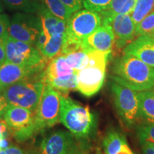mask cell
<instances>
[{
	"instance_id": "cell-4",
	"label": "cell",
	"mask_w": 154,
	"mask_h": 154,
	"mask_svg": "<svg viewBox=\"0 0 154 154\" xmlns=\"http://www.w3.org/2000/svg\"><path fill=\"white\" fill-rule=\"evenodd\" d=\"M5 47L7 61L26 67L35 74L47 68L49 59L34 44L17 41L8 35L5 38Z\"/></svg>"
},
{
	"instance_id": "cell-41",
	"label": "cell",
	"mask_w": 154,
	"mask_h": 154,
	"mask_svg": "<svg viewBox=\"0 0 154 154\" xmlns=\"http://www.w3.org/2000/svg\"><path fill=\"white\" fill-rule=\"evenodd\" d=\"M151 37H153V38H154V34H153V35H152V36H151Z\"/></svg>"
},
{
	"instance_id": "cell-20",
	"label": "cell",
	"mask_w": 154,
	"mask_h": 154,
	"mask_svg": "<svg viewBox=\"0 0 154 154\" xmlns=\"http://www.w3.org/2000/svg\"><path fill=\"white\" fill-rule=\"evenodd\" d=\"M45 84L51 86L61 94H67L69 91L77 90V72L64 78L49 80Z\"/></svg>"
},
{
	"instance_id": "cell-39",
	"label": "cell",
	"mask_w": 154,
	"mask_h": 154,
	"mask_svg": "<svg viewBox=\"0 0 154 154\" xmlns=\"http://www.w3.org/2000/svg\"><path fill=\"white\" fill-rule=\"evenodd\" d=\"M70 154H86V153H84V151H83V150L81 149L80 148L76 145V147L74 148V149L73 150L72 152Z\"/></svg>"
},
{
	"instance_id": "cell-2",
	"label": "cell",
	"mask_w": 154,
	"mask_h": 154,
	"mask_svg": "<svg viewBox=\"0 0 154 154\" xmlns=\"http://www.w3.org/2000/svg\"><path fill=\"white\" fill-rule=\"evenodd\" d=\"M59 121L78 139H86L96 128V119L88 106H83L69 97L60 95Z\"/></svg>"
},
{
	"instance_id": "cell-35",
	"label": "cell",
	"mask_w": 154,
	"mask_h": 154,
	"mask_svg": "<svg viewBox=\"0 0 154 154\" xmlns=\"http://www.w3.org/2000/svg\"><path fill=\"white\" fill-rule=\"evenodd\" d=\"M5 39H0V64H2L3 63H5V61H7V55H6V47H5Z\"/></svg>"
},
{
	"instance_id": "cell-7",
	"label": "cell",
	"mask_w": 154,
	"mask_h": 154,
	"mask_svg": "<svg viewBox=\"0 0 154 154\" xmlns=\"http://www.w3.org/2000/svg\"><path fill=\"white\" fill-rule=\"evenodd\" d=\"M117 113L127 125L132 126L138 119V99L134 90L113 82L111 86Z\"/></svg>"
},
{
	"instance_id": "cell-27",
	"label": "cell",
	"mask_w": 154,
	"mask_h": 154,
	"mask_svg": "<svg viewBox=\"0 0 154 154\" xmlns=\"http://www.w3.org/2000/svg\"><path fill=\"white\" fill-rule=\"evenodd\" d=\"M79 50H82V41L77 38L69 37L65 34V40L59 55H67Z\"/></svg>"
},
{
	"instance_id": "cell-6",
	"label": "cell",
	"mask_w": 154,
	"mask_h": 154,
	"mask_svg": "<svg viewBox=\"0 0 154 154\" xmlns=\"http://www.w3.org/2000/svg\"><path fill=\"white\" fill-rule=\"evenodd\" d=\"M61 93L45 84L39 103L35 112L38 131L51 128L59 121Z\"/></svg>"
},
{
	"instance_id": "cell-21",
	"label": "cell",
	"mask_w": 154,
	"mask_h": 154,
	"mask_svg": "<svg viewBox=\"0 0 154 154\" xmlns=\"http://www.w3.org/2000/svg\"><path fill=\"white\" fill-rule=\"evenodd\" d=\"M65 40V34H56L51 36L49 41L42 49L41 53L47 59H51L60 54Z\"/></svg>"
},
{
	"instance_id": "cell-13",
	"label": "cell",
	"mask_w": 154,
	"mask_h": 154,
	"mask_svg": "<svg viewBox=\"0 0 154 154\" xmlns=\"http://www.w3.org/2000/svg\"><path fill=\"white\" fill-rule=\"evenodd\" d=\"M106 25H110L112 28L118 49L126 47L136 36V25L130 14L115 15Z\"/></svg>"
},
{
	"instance_id": "cell-32",
	"label": "cell",
	"mask_w": 154,
	"mask_h": 154,
	"mask_svg": "<svg viewBox=\"0 0 154 154\" xmlns=\"http://www.w3.org/2000/svg\"><path fill=\"white\" fill-rule=\"evenodd\" d=\"M10 24L9 17L6 14H0V39H5L8 36V28Z\"/></svg>"
},
{
	"instance_id": "cell-38",
	"label": "cell",
	"mask_w": 154,
	"mask_h": 154,
	"mask_svg": "<svg viewBox=\"0 0 154 154\" xmlns=\"http://www.w3.org/2000/svg\"><path fill=\"white\" fill-rule=\"evenodd\" d=\"M116 154H134V153L129 148V146H128V144L126 143L123 144L121 148V150Z\"/></svg>"
},
{
	"instance_id": "cell-36",
	"label": "cell",
	"mask_w": 154,
	"mask_h": 154,
	"mask_svg": "<svg viewBox=\"0 0 154 154\" xmlns=\"http://www.w3.org/2000/svg\"><path fill=\"white\" fill-rule=\"evenodd\" d=\"M140 143L144 154H154V143L147 141L140 142Z\"/></svg>"
},
{
	"instance_id": "cell-16",
	"label": "cell",
	"mask_w": 154,
	"mask_h": 154,
	"mask_svg": "<svg viewBox=\"0 0 154 154\" xmlns=\"http://www.w3.org/2000/svg\"><path fill=\"white\" fill-rule=\"evenodd\" d=\"M76 72L66 62L65 55H58L55 57L48 63L47 68L44 72V81L54 79L64 78Z\"/></svg>"
},
{
	"instance_id": "cell-31",
	"label": "cell",
	"mask_w": 154,
	"mask_h": 154,
	"mask_svg": "<svg viewBox=\"0 0 154 154\" xmlns=\"http://www.w3.org/2000/svg\"><path fill=\"white\" fill-rule=\"evenodd\" d=\"M50 38H51V35H50L49 32L45 28L42 27L41 32L38 34L37 39H36L35 44L36 47L40 51L49 42Z\"/></svg>"
},
{
	"instance_id": "cell-12",
	"label": "cell",
	"mask_w": 154,
	"mask_h": 154,
	"mask_svg": "<svg viewBox=\"0 0 154 154\" xmlns=\"http://www.w3.org/2000/svg\"><path fill=\"white\" fill-rule=\"evenodd\" d=\"M115 44V36L110 25H101L82 42V50L88 52L99 51L111 52Z\"/></svg>"
},
{
	"instance_id": "cell-8",
	"label": "cell",
	"mask_w": 154,
	"mask_h": 154,
	"mask_svg": "<svg viewBox=\"0 0 154 154\" xmlns=\"http://www.w3.org/2000/svg\"><path fill=\"white\" fill-rule=\"evenodd\" d=\"M102 25L99 12L88 9L79 10L73 13L66 21V36L77 38L82 42Z\"/></svg>"
},
{
	"instance_id": "cell-18",
	"label": "cell",
	"mask_w": 154,
	"mask_h": 154,
	"mask_svg": "<svg viewBox=\"0 0 154 154\" xmlns=\"http://www.w3.org/2000/svg\"><path fill=\"white\" fill-rule=\"evenodd\" d=\"M136 0H112L106 10L99 12L102 24L106 25L113 16L117 14H131Z\"/></svg>"
},
{
	"instance_id": "cell-22",
	"label": "cell",
	"mask_w": 154,
	"mask_h": 154,
	"mask_svg": "<svg viewBox=\"0 0 154 154\" xmlns=\"http://www.w3.org/2000/svg\"><path fill=\"white\" fill-rule=\"evenodd\" d=\"M153 11H154V0H136L134 9L130 14L136 26Z\"/></svg>"
},
{
	"instance_id": "cell-1",
	"label": "cell",
	"mask_w": 154,
	"mask_h": 154,
	"mask_svg": "<svg viewBox=\"0 0 154 154\" xmlns=\"http://www.w3.org/2000/svg\"><path fill=\"white\" fill-rule=\"evenodd\" d=\"M113 79L135 91L151 89L154 86V68L137 57L124 54L113 67Z\"/></svg>"
},
{
	"instance_id": "cell-15",
	"label": "cell",
	"mask_w": 154,
	"mask_h": 154,
	"mask_svg": "<svg viewBox=\"0 0 154 154\" xmlns=\"http://www.w3.org/2000/svg\"><path fill=\"white\" fill-rule=\"evenodd\" d=\"M34 74L26 67L6 61L0 64V89H5Z\"/></svg>"
},
{
	"instance_id": "cell-14",
	"label": "cell",
	"mask_w": 154,
	"mask_h": 154,
	"mask_svg": "<svg viewBox=\"0 0 154 154\" xmlns=\"http://www.w3.org/2000/svg\"><path fill=\"white\" fill-rule=\"evenodd\" d=\"M124 54L134 56L154 68V38L150 36H139L127 44Z\"/></svg>"
},
{
	"instance_id": "cell-37",
	"label": "cell",
	"mask_w": 154,
	"mask_h": 154,
	"mask_svg": "<svg viewBox=\"0 0 154 154\" xmlns=\"http://www.w3.org/2000/svg\"><path fill=\"white\" fill-rule=\"evenodd\" d=\"M5 154H27L26 153L15 146H9L5 149Z\"/></svg>"
},
{
	"instance_id": "cell-25",
	"label": "cell",
	"mask_w": 154,
	"mask_h": 154,
	"mask_svg": "<svg viewBox=\"0 0 154 154\" xmlns=\"http://www.w3.org/2000/svg\"><path fill=\"white\" fill-rule=\"evenodd\" d=\"M65 58L68 64L76 72L85 68L88 64L87 54L82 50L65 55Z\"/></svg>"
},
{
	"instance_id": "cell-40",
	"label": "cell",
	"mask_w": 154,
	"mask_h": 154,
	"mask_svg": "<svg viewBox=\"0 0 154 154\" xmlns=\"http://www.w3.org/2000/svg\"><path fill=\"white\" fill-rule=\"evenodd\" d=\"M0 154H5V149L0 150Z\"/></svg>"
},
{
	"instance_id": "cell-29",
	"label": "cell",
	"mask_w": 154,
	"mask_h": 154,
	"mask_svg": "<svg viewBox=\"0 0 154 154\" xmlns=\"http://www.w3.org/2000/svg\"><path fill=\"white\" fill-rule=\"evenodd\" d=\"M138 136L140 142L147 141L154 143V123H148L138 127Z\"/></svg>"
},
{
	"instance_id": "cell-30",
	"label": "cell",
	"mask_w": 154,
	"mask_h": 154,
	"mask_svg": "<svg viewBox=\"0 0 154 154\" xmlns=\"http://www.w3.org/2000/svg\"><path fill=\"white\" fill-rule=\"evenodd\" d=\"M9 133L8 127L4 118H0V150L5 149L8 146L7 135Z\"/></svg>"
},
{
	"instance_id": "cell-9",
	"label": "cell",
	"mask_w": 154,
	"mask_h": 154,
	"mask_svg": "<svg viewBox=\"0 0 154 154\" xmlns=\"http://www.w3.org/2000/svg\"><path fill=\"white\" fill-rule=\"evenodd\" d=\"M42 29V22H39L38 19L24 14H17L9 24L8 34L17 41L34 44Z\"/></svg>"
},
{
	"instance_id": "cell-24",
	"label": "cell",
	"mask_w": 154,
	"mask_h": 154,
	"mask_svg": "<svg viewBox=\"0 0 154 154\" xmlns=\"http://www.w3.org/2000/svg\"><path fill=\"white\" fill-rule=\"evenodd\" d=\"M46 8L58 18L67 21L73 13L71 12L60 0H40Z\"/></svg>"
},
{
	"instance_id": "cell-17",
	"label": "cell",
	"mask_w": 154,
	"mask_h": 154,
	"mask_svg": "<svg viewBox=\"0 0 154 154\" xmlns=\"http://www.w3.org/2000/svg\"><path fill=\"white\" fill-rule=\"evenodd\" d=\"M138 118L147 123H154V89L139 91Z\"/></svg>"
},
{
	"instance_id": "cell-23",
	"label": "cell",
	"mask_w": 154,
	"mask_h": 154,
	"mask_svg": "<svg viewBox=\"0 0 154 154\" xmlns=\"http://www.w3.org/2000/svg\"><path fill=\"white\" fill-rule=\"evenodd\" d=\"M4 2L7 8L14 10L35 12L41 9L38 0H4Z\"/></svg>"
},
{
	"instance_id": "cell-11",
	"label": "cell",
	"mask_w": 154,
	"mask_h": 154,
	"mask_svg": "<svg viewBox=\"0 0 154 154\" xmlns=\"http://www.w3.org/2000/svg\"><path fill=\"white\" fill-rule=\"evenodd\" d=\"M76 146L72 133L57 131L44 138L40 146V153L70 154Z\"/></svg>"
},
{
	"instance_id": "cell-5",
	"label": "cell",
	"mask_w": 154,
	"mask_h": 154,
	"mask_svg": "<svg viewBox=\"0 0 154 154\" xmlns=\"http://www.w3.org/2000/svg\"><path fill=\"white\" fill-rule=\"evenodd\" d=\"M10 134L19 143L26 141L38 132L35 112L25 108L9 105L4 115Z\"/></svg>"
},
{
	"instance_id": "cell-10",
	"label": "cell",
	"mask_w": 154,
	"mask_h": 154,
	"mask_svg": "<svg viewBox=\"0 0 154 154\" xmlns=\"http://www.w3.org/2000/svg\"><path fill=\"white\" fill-rule=\"evenodd\" d=\"M106 66H86L77 72V90L90 97L100 91L106 77Z\"/></svg>"
},
{
	"instance_id": "cell-34",
	"label": "cell",
	"mask_w": 154,
	"mask_h": 154,
	"mask_svg": "<svg viewBox=\"0 0 154 154\" xmlns=\"http://www.w3.org/2000/svg\"><path fill=\"white\" fill-rule=\"evenodd\" d=\"M9 104L4 96L2 90L0 89V118H3Z\"/></svg>"
},
{
	"instance_id": "cell-33",
	"label": "cell",
	"mask_w": 154,
	"mask_h": 154,
	"mask_svg": "<svg viewBox=\"0 0 154 154\" xmlns=\"http://www.w3.org/2000/svg\"><path fill=\"white\" fill-rule=\"evenodd\" d=\"M72 13L80 10L82 7V0H60Z\"/></svg>"
},
{
	"instance_id": "cell-26",
	"label": "cell",
	"mask_w": 154,
	"mask_h": 154,
	"mask_svg": "<svg viewBox=\"0 0 154 154\" xmlns=\"http://www.w3.org/2000/svg\"><path fill=\"white\" fill-rule=\"evenodd\" d=\"M154 34V11L146 16L136 26V36H150Z\"/></svg>"
},
{
	"instance_id": "cell-28",
	"label": "cell",
	"mask_w": 154,
	"mask_h": 154,
	"mask_svg": "<svg viewBox=\"0 0 154 154\" xmlns=\"http://www.w3.org/2000/svg\"><path fill=\"white\" fill-rule=\"evenodd\" d=\"M112 0H82L84 7L88 10L101 12L106 10Z\"/></svg>"
},
{
	"instance_id": "cell-3",
	"label": "cell",
	"mask_w": 154,
	"mask_h": 154,
	"mask_svg": "<svg viewBox=\"0 0 154 154\" xmlns=\"http://www.w3.org/2000/svg\"><path fill=\"white\" fill-rule=\"evenodd\" d=\"M44 72L19 81L3 89L4 96L9 104L36 112L45 86Z\"/></svg>"
},
{
	"instance_id": "cell-19",
	"label": "cell",
	"mask_w": 154,
	"mask_h": 154,
	"mask_svg": "<svg viewBox=\"0 0 154 154\" xmlns=\"http://www.w3.org/2000/svg\"><path fill=\"white\" fill-rule=\"evenodd\" d=\"M126 143V138L122 134L115 130L110 131L103 138V150L106 154H116L123 144Z\"/></svg>"
}]
</instances>
